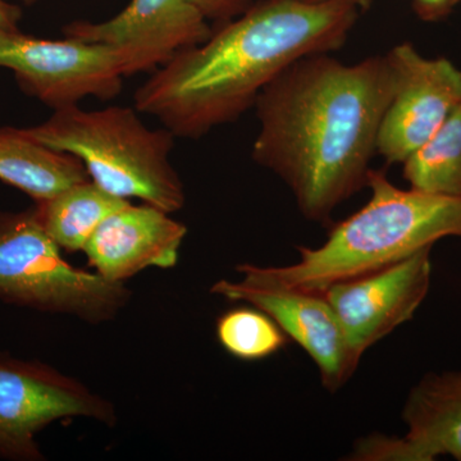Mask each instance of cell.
<instances>
[{"instance_id": "1", "label": "cell", "mask_w": 461, "mask_h": 461, "mask_svg": "<svg viewBox=\"0 0 461 461\" xmlns=\"http://www.w3.org/2000/svg\"><path fill=\"white\" fill-rule=\"evenodd\" d=\"M393 86L386 54L348 65L318 53L258 96L251 157L287 185L306 220L326 222L366 186Z\"/></svg>"}, {"instance_id": "2", "label": "cell", "mask_w": 461, "mask_h": 461, "mask_svg": "<svg viewBox=\"0 0 461 461\" xmlns=\"http://www.w3.org/2000/svg\"><path fill=\"white\" fill-rule=\"evenodd\" d=\"M357 16L350 3L260 0L157 68L133 104L175 138H203L253 108L296 60L344 47Z\"/></svg>"}, {"instance_id": "3", "label": "cell", "mask_w": 461, "mask_h": 461, "mask_svg": "<svg viewBox=\"0 0 461 461\" xmlns=\"http://www.w3.org/2000/svg\"><path fill=\"white\" fill-rule=\"evenodd\" d=\"M371 199L332 227L318 248H299V262L286 267L241 264V282L254 286L321 294L336 282L378 271L433 248L445 238L461 239V199L402 190L386 173L371 169Z\"/></svg>"}, {"instance_id": "4", "label": "cell", "mask_w": 461, "mask_h": 461, "mask_svg": "<svg viewBox=\"0 0 461 461\" xmlns=\"http://www.w3.org/2000/svg\"><path fill=\"white\" fill-rule=\"evenodd\" d=\"M21 130L45 147L77 158L90 180L118 198L140 199L171 214L184 208V184L169 160L175 136L165 127L149 129L136 108L85 111L72 105Z\"/></svg>"}, {"instance_id": "5", "label": "cell", "mask_w": 461, "mask_h": 461, "mask_svg": "<svg viewBox=\"0 0 461 461\" xmlns=\"http://www.w3.org/2000/svg\"><path fill=\"white\" fill-rule=\"evenodd\" d=\"M130 297L124 284L67 263L35 208L0 212V302L103 323L113 320Z\"/></svg>"}, {"instance_id": "6", "label": "cell", "mask_w": 461, "mask_h": 461, "mask_svg": "<svg viewBox=\"0 0 461 461\" xmlns=\"http://www.w3.org/2000/svg\"><path fill=\"white\" fill-rule=\"evenodd\" d=\"M0 67L14 72L18 86L53 111L81 100L117 98L123 78L151 71L147 60L124 48L66 38H35L0 30Z\"/></svg>"}, {"instance_id": "7", "label": "cell", "mask_w": 461, "mask_h": 461, "mask_svg": "<svg viewBox=\"0 0 461 461\" xmlns=\"http://www.w3.org/2000/svg\"><path fill=\"white\" fill-rule=\"evenodd\" d=\"M76 417L115 423L113 405L80 382L47 364L0 353V459L44 460L36 436Z\"/></svg>"}, {"instance_id": "8", "label": "cell", "mask_w": 461, "mask_h": 461, "mask_svg": "<svg viewBox=\"0 0 461 461\" xmlns=\"http://www.w3.org/2000/svg\"><path fill=\"white\" fill-rule=\"evenodd\" d=\"M393 95L382 118L377 154L402 163L439 129L461 102V71L446 58H426L411 42L386 54Z\"/></svg>"}, {"instance_id": "9", "label": "cell", "mask_w": 461, "mask_h": 461, "mask_svg": "<svg viewBox=\"0 0 461 461\" xmlns=\"http://www.w3.org/2000/svg\"><path fill=\"white\" fill-rule=\"evenodd\" d=\"M430 251L432 248L423 249L378 271L336 282L321 291L357 359L414 317L429 295Z\"/></svg>"}, {"instance_id": "10", "label": "cell", "mask_w": 461, "mask_h": 461, "mask_svg": "<svg viewBox=\"0 0 461 461\" xmlns=\"http://www.w3.org/2000/svg\"><path fill=\"white\" fill-rule=\"evenodd\" d=\"M211 293L230 302L249 303L268 314L313 359L321 384L330 393L339 391L357 371L360 360L350 350L335 312L321 294L227 280L215 282Z\"/></svg>"}, {"instance_id": "11", "label": "cell", "mask_w": 461, "mask_h": 461, "mask_svg": "<svg viewBox=\"0 0 461 461\" xmlns=\"http://www.w3.org/2000/svg\"><path fill=\"white\" fill-rule=\"evenodd\" d=\"M403 437L369 436L355 446L351 460L461 461V372L429 373L411 388L402 412Z\"/></svg>"}, {"instance_id": "12", "label": "cell", "mask_w": 461, "mask_h": 461, "mask_svg": "<svg viewBox=\"0 0 461 461\" xmlns=\"http://www.w3.org/2000/svg\"><path fill=\"white\" fill-rule=\"evenodd\" d=\"M212 32L190 0H130L107 21H76L63 27L66 38L135 51L151 69L159 68L178 51L202 44Z\"/></svg>"}, {"instance_id": "13", "label": "cell", "mask_w": 461, "mask_h": 461, "mask_svg": "<svg viewBox=\"0 0 461 461\" xmlns=\"http://www.w3.org/2000/svg\"><path fill=\"white\" fill-rule=\"evenodd\" d=\"M186 233L171 213L129 203L99 224L83 251L105 280L124 284L149 267L176 266Z\"/></svg>"}, {"instance_id": "14", "label": "cell", "mask_w": 461, "mask_h": 461, "mask_svg": "<svg viewBox=\"0 0 461 461\" xmlns=\"http://www.w3.org/2000/svg\"><path fill=\"white\" fill-rule=\"evenodd\" d=\"M0 180L42 202L90 180L77 158L32 140L16 127L0 129Z\"/></svg>"}, {"instance_id": "15", "label": "cell", "mask_w": 461, "mask_h": 461, "mask_svg": "<svg viewBox=\"0 0 461 461\" xmlns=\"http://www.w3.org/2000/svg\"><path fill=\"white\" fill-rule=\"evenodd\" d=\"M129 203L87 180L35 203L33 208L45 232L58 247L78 251L84 250L105 218Z\"/></svg>"}, {"instance_id": "16", "label": "cell", "mask_w": 461, "mask_h": 461, "mask_svg": "<svg viewBox=\"0 0 461 461\" xmlns=\"http://www.w3.org/2000/svg\"><path fill=\"white\" fill-rule=\"evenodd\" d=\"M402 165L411 189L461 199V102Z\"/></svg>"}, {"instance_id": "17", "label": "cell", "mask_w": 461, "mask_h": 461, "mask_svg": "<svg viewBox=\"0 0 461 461\" xmlns=\"http://www.w3.org/2000/svg\"><path fill=\"white\" fill-rule=\"evenodd\" d=\"M217 339L227 353L241 360H262L285 348L287 336L258 308H235L217 321Z\"/></svg>"}, {"instance_id": "18", "label": "cell", "mask_w": 461, "mask_h": 461, "mask_svg": "<svg viewBox=\"0 0 461 461\" xmlns=\"http://www.w3.org/2000/svg\"><path fill=\"white\" fill-rule=\"evenodd\" d=\"M208 23L217 25L229 23L244 14L248 8L254 5V0H190Z\"/></svg>"}, {"instance_id": "19", "label": "cell", "mask_w": 461, "mask_h": 461, "mask_svg": "<svg viewBox=\"0 0 461 461\" xmlns=\"http://www.w3.org/2000/svg\"><path fill=\"white\" fill-rule=\"evenodd\" d=\"M415 12L424 21H438L447 16L455 5L453 0H412Z\"/></svg>"}, {"instance_id": "20", "label": "cell", "mask_w": 461, "mask_h": 461, "mask_svg": "<svg viewBox=\"0 0 461 461\" xmlns=\"http://www.w3.org/2000/svg\"><path fill=\"white\" fill-rule=\"evenodd\" d=\"M21 9L5 0H0V30L18 29Z\"/></svg>"}, {"instance_id": "21", "label": "cell", "mask_w": 461, "mask_h": 461, "mask_svg": "<svg viewBox=\"0 0 461 461\" xmlns=\"http://www.w3.org/2000/svg\"><path fill=\"white\" fill-rule=\"evenodd\" d=\"M306 2H345L350 3L357 9H368L372 0H306Z\"/></svg>"}, {"instance_id": "22", "label": "cell", "mask_w": 461, "mask_h": 461, "mask_svg": "<svg viewBox=\"0 0 461 461\" xmlns=\"http://www.w3.org/2000/svg\"><path fill=\"white\" fill-rule=\"evenodd\" d=\"M26 5H33V3L39 2V0H23Z\"/></svg>"}, {"instance_id": "23", "label": "cell", "mask_w": 461, "mask_h": 461, "mask_svg": "<svg viewBox=\"0 0 461 461\" xmlns=\"http://www.w3.org/2000/svg\"><path fill=\"white\" fill-rule=\"evenodd\" d=\"M460 2L461 0H453L454 5H459Z\"/></svg>"}]
</instances>
